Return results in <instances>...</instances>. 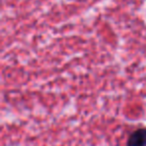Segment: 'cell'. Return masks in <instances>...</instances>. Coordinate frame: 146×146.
Masks as SVG:
<instances>
[{
    "label": "cell",
    "instance_id": "cell-1",
    "mask_svg": "<svg viewBox=\"0 0 146 146\" xmlns=\"http://www.w3.org/2000/svg\"><path fill=\"white\" fill-rule=\"evenodd\" d=\"M126 146H146V127L134 130L128 137Z\"/></svg>",
    "mask_w": 146,
    "mask_h": 146
}]
</instances>
